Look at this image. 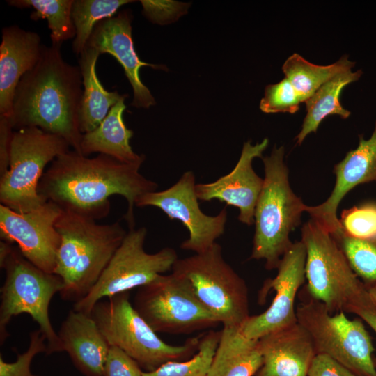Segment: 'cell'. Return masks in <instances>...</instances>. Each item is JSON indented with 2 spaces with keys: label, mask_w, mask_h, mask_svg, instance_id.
<instances>
[{
  "label": "cell",
  "mask_w": 376,
  "mask_h": 376,
  "mask_svg": "<svg viewBox=\"0 0 376 376\" xmlns=\"http://www.w3.org/2000/svg\"><path fill=\"white\" fill-rule=\"evenodd\" d=\"M61 136L36 127L13 131L7 171L0 176V201L18 212H27L44 204L38 193L45 169L58 156L70 150Z\"/></svg>",
  "instance_id": "9"
},
{
  "label": "cell",
  "mask_w": 376,
  "mask_h": 376,
  "mask_svg": "<svg viewBox=\"0 0 376 376\" xmlns=\"http://www.w3.org/2000/svg\"><path fill=\"white\" fill-rule=\"evenodd\" d=\"M55 227L61 238L54 271L63 283L59 294L75 303L97 282L127 232L119 221L100 224L65 210Z\"/></svg>",
  "instance_id": "3"
},
{
  "label": "cell",
  "mask_w": 376,
  "mask_h": 376,
  "mask_svg": "<svg viewBox=\"0 0 376 376\" xmlns=\"http://www.w3.org/2000/svg\"><path fill=\"white\" fill-rule=\"evenodd\" d=\"M139 363L120 348L109 345L103 376H142Z\"/></svg>",
  "instance_id": "34"
},
{
  "label": "cell",
  "mask_w": 376,
  "mask_h": 376,
  "mask_svg": "<svg viewBox=\"0 0 376 376\" xmlns=\"http://www.w3.org/2000/svg\"><path fill=\"white\" fill-rule=\"evenodd\" d=\"M362 74L361 70L356 72L350 70L338 74L306 100V114L301 129L295 138L297 144H301L308 134L316 132L326 117L337 115L346 119L350 116V111L341 105L340 96L343 89L348 84L357 81Z\"/></svg>",
  "instance_id": "25"
},
{
  "label": "cell",
  "mask_w": 376,
  "mask_h": 376,
  "mask_svg": "<svg viewBox=\"0 0 376 376\" xmlns=\"http://www.w3.org/2000/svg\"><path fill=\"white\" fill-rule=\"evenodd\" d=\"M61 47L43 45L38 63L17 86L9 120L14 130L36 127L60 136L81 154L83 79L79 66L63 59Z\"/></svg>",
  "instance_id": "2"
},
{
  "label": "cell",
  "mask_w": 376,
  "mask_h": 376,
  "mask_svg": "<svg viewBox=\"0 0 376 376\" xmlns=\"http://www.w3.org/2000/svg\"><path fill=\"white\" fill-rule=\"evenodd\" d=\"M263 366L256 376H308L316 354L308 332L297 322L260 339Z\"/></svg>",
  "instance_id": "19"
},
{
  "label": "cell",
  "mask_w": 376,
  "mask_h": 376,
  "mask_svg": "<svg viewBox=\"0 0 376 376\" xmlns=\"http://www.w3.org/2000/svg\"><path fill=\"white\" fill-rule=\"evenodd\" d=\"M195 182L194 172L185 171L178 182L168 189L139 196L135 205L158 207L170 219L180 221L189 234V238L181 243L180 248L199 253L207 250L223 235L228 212L224 207L215 216L204 214L199 207Z\"/></svg>",
  "instance_id": "13"
},
{
  "label": "cell",
  "mask_w": 376,
  "mask_h": 376,
  "mask_svg": "<svg viewBox=\"0 0 376 376\" xmlns=\"http://www.w3.org/2000/svg\"><path fill=\"white\" fill-rule=\"evenodd\" d=\"M134 2L130 0H74L72 17L76 35L72 51L79 56L86 48L97 24L116 15L123 5Z\"/></svg>",
  "instance_id": "28"
},
{
  "label": "cell",
  "mask_w": 376,
  "mask_h": 376,
  "mask_svg": "<svg viewBox=\"0 0 376 376\" xmlns=\"http://www.w3.org/2000/svg\"><path fill=\"white\" fill-rule=\"evenodd\" d=\"M336 183L331 194L322 203L306 206V212L333 236L340 232L338 207L343 197L358 185L376 182V123L370 139L359 136L357 148L349 151L335 165Z\"/></svg>",
  "instance_id": "18"
},
{
  "label": "cell",
  "mask_w": 376,
  "mask_h": 376,
  "mask_svg": "<svg viewBox=\"0 0 376 376\" xmlns=\"http://www.w3.org/2000/svg\"><path fill=\"white\" fill-rule=\"evenodd\" d=\"M132 19L130 10H123L111 17L100 21L95 26L86 46L94 48L100 54H111L119 62L133 90L134 97L131 105L148 109L155 104V100L141 81L139 70L143 66L164 70L165 66L140 60L134 47Z\"/></svg>",
  "instance_id": "17"
},
{
  "label": "cell",
  "mask_w": 376,
  "mask_h": 376,
  "mask_svg": "<svg viewBox=\"0 0 376 376\" xmlns=\"http://www.w3.org/2000/svg\"><path fill=\"white\" fill-rule=\"evenodd\" d=\"M74 0H8V5L17 8H33L30 15L32 20L45 19L51 31L52 44L62 45L75 37L76 31L72 17Z\"/></svg>",
  "instance_id": "27"
},
{
  "label": "cell",
  "mask_w": 376,
  "mask_h": 376,
  "mask_svg": "<svg viewBox=\"0 0 376 376\" xmlns=\"http://www.w3.org/2000/svg\"><path fill=\"white\" fill-rule=\"evenodd\" d=\"M0 266L6 272L1 288V345L8 337L7 326L12 318L26 313L38 324L46 337V354L62 352L61 342L49 313L52 299L63 288L61 278L35 266L14 246L6 256L0 258Z\"/></svg>",
  "instance_id": "7"
},
{
  "label": "cell",
  "mask_w": 376,
  "mask_h": 376,
  "mask_svg": "<svg viewBox=\"0 0 376 376\" xmlns=\"http://www.w3.org/2000/svg\"><path fill=\"white\" fill-rule=\"evenodd\" d=\"M62 211L49 201L27 212H18L1 204V238L17 244L23 256L37 267L54 274L61 240L55 224Z\"/></svg>",
  "instance_id": "14"
},
{
  "label": "cell",
  "mask_w": 376,
  "mask_h": 376,
  "mask_svg": "<svg viewBox=\"0 0 376 376\" xmlns=\"http://www.w3.org/2000/svg\"><path fill=\"white\" fill-rule=\"evenodd\" d=\"M146 227L131 228L97 282L73 309L91 315L100 300L143 286L172 270L178 259L176 251L164 247L154 253L144 249Z\"/></svg>",
  "instance_id": "11"
},
{
  "label": "cell",
  "mask_w": 376,
  "mask_h": 376,
  "mask_svg": "<svg viewBox=\"0 0 376 376\" xmlns=\"http://www.w3.org/2000/svg\"><path fill=\"white\" fill-rule=\"evenodd\" d=\"M334 237L350 267L366 286L376 283V238L357 239L341 233Z\"/></svg>",
  "instance_id": "30"
},
{
  "label": "cell",
  "mask_w": 376,
  "mask_h": 376,
  "mask_svg": "<svg viewBox=\"0 0 376 376\" xmlns=\"http://www.w3.org/2000/svg\"><path fill=\"white\" fill-rule=\"evenodd\" d=\"M172 272L185 279L201 304L223 326H241L250 316L245 281L215 242L204 252L178 258Z\"/></svg>",
  "instance_id": "8"
},
{
  "label": "cell",
  "mask_w": 376,
  "mask_h": 376,
  "mask_svg": "<svg viewBox=\"0 0 376 376\" xmlns=\"http://www.w3.org/2000/svg\"><path fill=\"white\" fill-rule=\"evenodd\" d=\"M302 100L290 81L285 77L279 82L265 87L260 109L266 113H295Z\"/></svg>",
  "instance_id": "32"
},
{
  "label": "cell",
  "mask_w": 376,
  "mask_h": 376,
  "mask_svg": "<svg viewBox=\"0 0 376 376\" xmlns=\"http://www.w3.org/2000/svg\"><path fill=\"white\" fill-rule=\"evenodd\" d=\"M141 165L123 163L104 154L89 158L70 150L50 164L38 193L46 202L94 220L109 214L111 196L120 195L127 202L125 219L129 228H134L136 199L158 187L139 172Z\"/></svg>",
  "instance_id": "1"
},
{
  "label": "cell",
  "mask_w": 376,
  "mask_h": 376,
  "mask_svg": "<svg viewBox=\"0 0 376 376\" xmlns=\"http://www.w3.org/2000/svg\"><path fill=\"white\" fill-rule=\"evenodd\" d=\"M58 336L62 352L85 376H103L109 345L91 316L73 308L63 321Z\"/></svg>",
  "instance_id": "21"
},
{
  "label": "cell",
  "mask_w": 376,
  "mask_h": 376,
  "mask_svg": "<svg viewBox=\"0 0 376 376\" xmlns=\"http://www.w3.org/2000/svg\"><path fill=\"white\" fill-rule=\"evenodd\" d=\"M100 53L86 47L79 56L78 63L83 79V94L80 103L79 125L82 134L96 129L110 109L123 96L118 91H109L100 83L96 73Z\"/></svg>",
  "instance_id": "24"
},
{
  "label": "cell",
  "mask_w": 376,
  "mask_h": 376,
  "mask_svg": "<svg viewBox=\"0 0 376 376\" xmlns=\"http://www.w3.org/2000/svg\"><path fill=\"white\" fill-rule=\"evenodd\" d=\"M306 258L302 241L293 243L283 256L277 267V274L273 279H267L258 292V302L262 304L270 290L275 291L272 302L263 313L250 315L240 326L245 336L258 340L272 331L297 322L295 301L298 290L306 280Z\"/></svg>",
  "instance_id": "15"
},
{
  "label": "cell",
  "mask_w": 376,
  "mask_h": 376,
  "mask_svg": "<svg viewBox=\"0 0 376 376\" xmlns=\"http://www.w3.org/2000/svg\"><path fill=\"white\" fill-rule=\"evenodd\" d=\"M354 64L345 55L333 64L318 65L295 53L285 61L282 70L305 102L321 86L338 74L350 70Z\"/></svg>",
  "instance_id": "26"
},
{
  "label": "cell",
  "mask_w": 376,
  "mask_h": 376,
  "mask_svg": "<svg viewBox=\"0 0 376 376\" xmlns=\"http://www.w3.org/2000/svg\"><path fill=\"white\" fill-rule=\"evenodd\" d=\"M263 363L258 340L245 336L240 326H223L207 376H253Z\"/></svg>",
  "instance_id": "23"
},
{
  "label": "cell",
  "mask_w": 376,
  "mask_h": 376,
  "mask_svg": "<svg viewBox=\"0 0 376 376\" xmlns=\"http://www.w3.org/2000/svg\"><path fill=\"white\" fill-rule=\"evenodd\" d=\"M91 315L109 345L120 348L146 372L168 361L190 358L202 336L188 338L180 345L165 343L135 310L129 292L100 300Z\"/></svg>",
  "instance_id": "6"
},
{
  "label": "cell",
  "mask_w": 376,
  "mask_h": 376,
  "mask_svg": "<svg viewBox=\"0 0 376 376\" xmlns=\"http://www.w3.org/2000/svg\"><path fill=\"white\" fill-rule=\"evenodd\" d=\"M308 376H357L331 357L318 353L310 366Z\"/></svg>",
  "instance_id": "35"
},
{
  "label": "cell",
  "mask_w": 376,
  "mask_h": 376,
  "mask_svg": "<svg viewBox=\"0 0 376 376\" xmlns=\"http://www.w3.org/2000/svg\"><path fill=\"white\" fill-rule=\"evenodd\" d=\"M221 331L202 334L196 353L185 361H168L142 376H207L220 339Z\"/></svg>",
  "instance_id": "29"
},
{
  "label": "cell",
  "mask_w": 376,
  "mask_h": 376,
  "mask_svg": "<svg viewBox=\"0 0 376 376\" xmlns=\"http://www.w3.org/2000/svg\"><path fill=\"white\" fill-rule=\"evenodd\" d=\"M43 45L39 34L17 25L5 26L0 45V116L10 118L21 78L38 63Z\"/></svg>",
  "instance_id": "20"
},
{
  "label": "cell",
  "mask_w": 376,
  "mask_h": 376,
  "mask_svg": "<svg viewBox=\"0 0 376 376\" xmlns=\"http://www.w3.org/2000/svg\"><path fill=\"white\" fill-rule=\"evenodd\" d=\"M133 306L157 333L189 334L220 324L187 281L173 272L137 288Z\"/></svg>",
  "instance_id": "12"
},
{
  "label": "cell",
  "mask_w": 376,
  "mask_h": 376,
  "mask_svg": "<svg viewBox=\"0 0 376 376\" xmlns=\"http://www.w3.org/2000/svg\"><path fill=\"white\" fill-rule=\"evenodd\" d=\"M17 352L15 361L8 363L0 355V376H39L34 375L31 365L35 356L47 352V340L40 329L29 334V345L23 353Z\"/></svg>",
  "instance_id": "33"
},
{
  "label": "cell",
  "mask_w": 376,
  "mask_h": 376,
  "mask_svg": "<svg viewBox=\"0 0 376 376\" xmlns=\"http://www.w3.org/2000/svg\"><path fill=\"white\" fill-rule=\"evenodd\" d=\"M126 95L110 109L107 116L94 130L83 134L81 154L88 157L97 152L110 156L127 164H141L145 160L143 155L134 152L130 144L133 131L128 129L123 114L126 109Z\"/></svg>",
  "instance_id": "22"
},
{
  "label": "cell",
  "mask_w": 376,
  "mask_h": 376,
  "mask_svg": "<svg viewBox=\"0 0 376 376\" xmlns=\"http://www.w3.org/2000/svg\"><path fill=\"white\" fill-rule=\"evenodd\" d=\"M340 233L357 239L376 238V202H368L341 212Z\"/></svg>",
  "instance_id": "31"
},
{
  "label": "cell",
  "mask_w": 376,
  "mask_h": 376,
  "mask_svg": "<svg viewBox=\"0 0 376 376\" xmlns=\"http://www.w3.org/2000/svg\"><path fill=\"white\" fill-rule=\"evenodd\" d=\"M268 144L267 138L256 145H252L250 141L245 142L237 163L229 173L212 182L196 185L198 200L210 201L216 199L237 207L240 210L239 221L248 226L253 224L255 207L263 178L256 173L252 162L256 157H263V152Z\"/></svg>",
  "instance_id": "16"
},
{
  "label": "cell",
  "mask_w": 376,
  "mask_h": 376,
  "mask_svg": "<svg viewBox=\"0 0 376 376\" xmlns=\"http://www.w3.org/2000/svg\"><path fill=\"white\" fill-rule=\"evenodd\" d=\"M284 148L263 157L265 177L254 212L255 233L249 259L264 260L267 269H277L292 245L290 234L301 223L306 206L292 191L284 163Z\"/></svg>",
  "instance_id": "5"
},
{
  "label": "cell",
  "mask_w": 376,
  "mask_h": 376,
  "mask_svg": "<svg viewBox=\"0 0 376 376\" xmlns=\"http://www.w3.org/2000/svg\"><path fill=\"white\" fill-rule=\"evenodd\" d=\"M370 297L376 306V283L367 288Z\"/></svg>",
  "instance_id": "38"
},
{
  "label": "cell",
  "mask_w": 376,
  "mask_h": 376,
  "mask_svg": "<svg viewBox=\"0 0 376 376\" xmlns=\"http://www.w3.org/2000/svg\"><path fill=\"white\" fill-rule=\"evenodd\" d=\"M13 131L9 118L0 116V176L6 172L9 167Z\"/></svg>",
  "instance_id": "36"
},
{
  "label": "cell",
  "mask_w": 376,
  "mask_h": 376,
  "mask_svg": "<svg viewBox=\"0 0 376 376\" xmlns=\"http://www.w3.org/2000/svg\"><path fill=\"white\" fill-rule=\"evenodd\" d=\"M296 314L316 354L331 357L357 376H376L375 348L360 320H350L344 312L331 314L323 303L310 297L297 306Z\"/></svg>",
  "instance_id": "10"
},
{
  "label": "cell",
  "mask_w": 376,
  "mask_h": 376,
  "mask_svg": "<svg viewBox=\"0 0 376 376\" xmlns=\"http://www.w3.org/2000/svg\"><path fill=\"white\" fill-rule=\"evenodd\" d=\"M301 241L306 253L305 276L310 297L323 303L331 314H356L376 307L333 235L311 219L301 228Z\"/></svg>",
  "instance_id": "4"
},
{
  "label": "cell",
  "mask_w": 376,
  "mask_h": 376,
  "mask_svg": "<svg viewBox=\"0 0 376 376\" xmlns=\"http://www.w3.org/2000/svg\"><path fill=\"white\" fill-rule=\"evenodd\" d=\"M365 321L376 333V307L359 310L355 314ZM376 368V358L374 359Z\"/></svg>",
  "instance_id": "37"
}]
</instances>
